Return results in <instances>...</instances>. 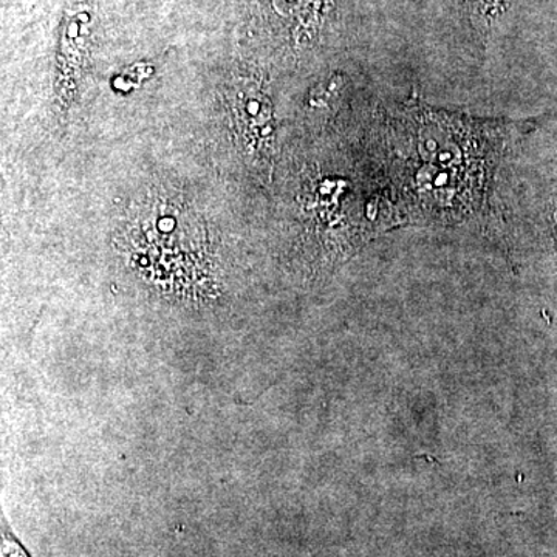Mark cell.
Returning a JSON list of instances; mask_svg holds the SVG:
<instances>
[{
	"label": "cell",
	"mask_w": 557,
	"mask_h": 557,
	"mask_svg": "<svg viewBox=\"0 0 557 557\" xmlns=\"http://www.w3.org/2000/svg\"><path fill=\"white\" fill-rule=\"evenodd\" d=\"M0 557H33L25 545L22 544L16 534L13 533L5 516L2 515V547Z\"/></svg>",
	"instance_id": "obj_1"
}]
</instances>
